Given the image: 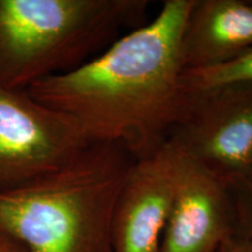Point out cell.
<instances>
[{
  "label": "cell",
  "instance_id": "9",
  "mask_svg": "<svg viewBox=\"0 0 252 252\" xmlns=\"http://www.w3.org/2000/svg\"><path fill=\"white\" fill-rule=\"evenodd\" d=\"M184 87L187 94H202L238 83H252V48L217 67L185 70Z\"/></svg>",
  "mask_w": 252,
  "mask_h": 252
},
{
  "label": "cell",
  "instance_id": "2",
  "mask_svg": "<svg viewBox=\"0 0 252 252\" xmlns=\"http://www.w3.org/2000/svg\"><path fill=\"white\" fill-rule=\"evenodd\" d=\"M134 158L89 143L54 171L0 190V230L28 252H111L116 203Z\"/></svg>",
  "mask_w": 252,
  "mask_h": 252
},
{
  "label": "cell",
  "instance_id": "11",
  "mask_svg": "<svg viewBox=\"0 0 252 252\" xmlns=\"http://www.w3.org/2000/svg\"><path fill=\"white\" fill-rule=\"evenodd\" d=\"M219 252H252V242L237 232L220 248Z\"/></svg>",
  "mask_w": 252,
  "mask_h": 252
},
{
  "label": "cell",
  "instance_id": "12",
  "mask_svg": "<svg viewBox=\"0 0 252 252\" xmlns=\"http://www.w3.org/2000/svg\"><path fill=\"white\" fill-rule=\"evenodd\" d=\"M0 252H28V250L21 242L0 230Z\"/></svg>",
  "mask_w": 252,
  "mask_h": 252
},
{
  "label": "cell",
  "instance_id": "10",
  "mask_svg": "<svg viewBox=\"0 0 252 252\" xmlns=\"http://www.w3.org/2000/svg\"><path fill=\"white\" fill-rule=\"evenodd\" d=\"M234 195L237 232L252 242V181L242 180L231 185Z\"/></svg>",
  "mask_w": 252,
  "mask_h": 252
},
{
  "label": "cell",
  "instance_id": "1",
  "mask_svg": "<svg viewBox=\"0 0 252 252\" xmlns=\"http://www.w3.org/2000/svg\"><path fill=\"white\" fill-rule=\"evenodd\" d=\"M195 0H166L156 18L99 55L28 88L70 118L88 143L121 146L135 160L157 152L187 105L181 39Z\"/></svg>",
  "mask_w": 252,
  "mask_h": 252
},
{
  "label": "cell",
  "instance_id": "13",
  "mask_svg": "<svg viewBox=\"0 0 252 252\" xmlns=\"http://www.w3.org/2000/svg\"><path fill=\"white\" fill-rule=\"evenodd\" d=\"M249 180H251V181H252V175H251V178H250V179H249Z\"/></svg>",
  "mask_w": 252,
  "mask_h": 252
},
{
  "label": "cell",
  "instance_id": "5",
  "mask_svg": "<svg viewBox=\"0 0 252 252\" xmlns=\"http://www.w3.org/2000/svg\"><path fill=\"white\" fill-rule=\"evenodd\" d=\"M87 144L67 116L0 86V190L54 171Z\"/></svg>",
  "mask_w": 252,
  "mask_h": 252
},
{
  "label": "cell",
  "instance_id": "3",
  "mask_svg": "<svg viewBox=\"0 0 252 252\" xmlns=\"http://www.w3.org/2000/svg\"><path fill=\"white\" fill-rule=\"evenodd\" d=\"M147 0H0V86L27 90L144 25Z\"/></svg>",
  "mask_w": 252,
  "mask_h": 252
},
{
  "label": "cell",
  "instance_id": "6",
  "mask_svg": "<svg viewBox=\"0 0 252 252\" xmlns=\"http://www.w3.org/2000/svg\"><path fill=\"white\" fill-rule=\"evenodd\" d=\"M236 234L231 186L176 150L174 196L160 252H219Z\"/></svg>",
  "mask_w": 252,
  "mask_h": 252
},
{
  "label": "cell",
  "instance_id": "7",
  "mask_svg": "<svg viewBox=\"0 0 252 252\" xmlns=\"http://www.w3.org/2000/svg\"><path fill=\"white\" fill-rule=\"evenodd\" d=\"M176 150L166 141L135 160L119 194L111 223V252H160L173 203Z\"/></svg>",
  "mask_w": 252,
  "mask_h": 252
},
{
  "label": "cell",
  "instance_id": "8",
  "mask_svg": "<svg viewBox=\"0 0 252 252\" xmlns=\"http://www.w3.org/2000/svg\"><path fill=\"white\" fill-rule=\"evenodd\" d=\"M252 48V2L195 0L181 39L185 70L217 67Z\"/></svg>",
  "mask_w": 252,
  "mask_h": 252
},
{
  "label": "cell",
  "instance_id": "4",
  "mask_svg": "<svg viewBox=\"0 0 252 252\" xmlns=\"http://www.w3.org/2000/svg\"><path fill=\"white\" fill-rule=\"evenodd\" d=\"M168 143L234 185L252 175V83L188 94Z\"/></svg>",
  "mask_w": 252,
  "mask_h": 252
}]
</instances>
